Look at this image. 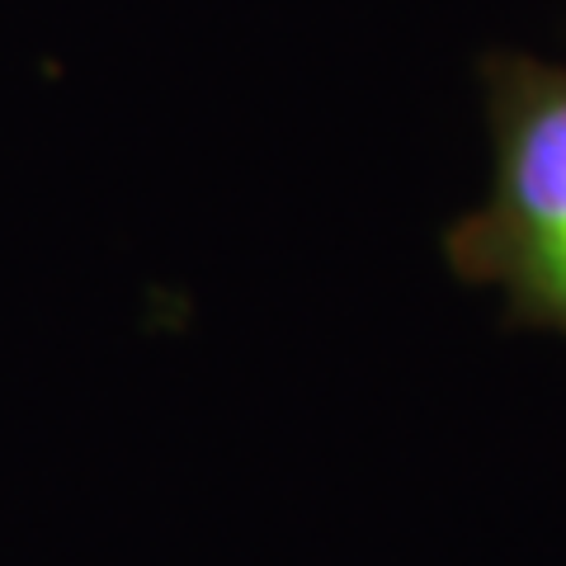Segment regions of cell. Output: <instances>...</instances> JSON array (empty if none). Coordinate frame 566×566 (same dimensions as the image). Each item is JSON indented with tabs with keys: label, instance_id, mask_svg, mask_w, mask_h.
I'll list each match as a JSON object with an SVG mask.
<instances>
[{
	"label": "cell",
	"instance_id": "6da1fadb",
	"mask_svg": "<svg viewBox=\"0 0 566 566\" xmlns=\"http://www.w3.org/2000/svg\"><path fill=\"white\" fill-rule=\"evenodd\" d=\"M491 189L458 218L444 255L458 279L501 289L520 326L566 335V66L486 62Z\"/></svg>",
	"mask_w": 566,
	"mask_h": 566
}]
</instances>
